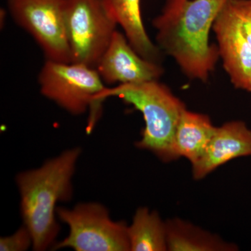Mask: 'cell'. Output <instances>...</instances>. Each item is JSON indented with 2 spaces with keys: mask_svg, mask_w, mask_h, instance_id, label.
<instances>
[{
  "mask_svg": "<svg viewBox=\"0 0 251 251\" xmlns=\"http://www.w3.org/2000/svg\"><path fill=\"white\" fill-rule=\"evenodd\" d=\"M228 0H166L153 20L158 48L175 59L189 77L205 82L220 57L209 44V32Z\"/></svg>",
  "mask_w": 251,
  "mask_h": 251,
  "instance_id": "1",
  "label": "cell"
},
{
  "mask_svg": "<svg viewBox=\"0 0 251 251\" xmlns=\"http://www.w3.org/2000/svg\"><path fill=\"white\" fill-rule=\"evenodd\" d=\"M64 20L72 62L96 69L118 25L106 0H65Z\"/></svg>",
  "mask_w": 251,
  "mask_h": 251,
  "instance_id": "5",
  "label": "cell"
},
{
  "mask_svg": "<svg viewBox=\"0 0 251 251\" xmlns=\"http://www.w3.org/2000/svg\"><path fill=\"white\" fill-rule=\"evenodd\" d=\"M212 29L231 82L236 88L248 92L251 82V44L227 2L216 17Z\"/></svg>",
  "mask_w": 251,
  "mask_h": 251,
  "instance_id": "9",
  "label": "cell"
},
{
  "mask_svg": "<svg viewBox=\"0 0 251 251\" xmlns=\"http://www.w3.org/2000/svg\"><path fill=\"white\" fill-rule=\"evenodd\" d=\"M10 14L40 46L48 60L72 63L66 33L65 0H8Z\"/></svg>",
  "mask_w": 251,
  "mask_h": 251,
  "instance_id": "7",
  "label": "cell"
},
{
  "mask_svg": "<svg viewBox=\"0 0 251 251\" xmlns=\"http://www.w3.org/2000/svg\"><path fill=\"white\" fill-rule=\"evenodd\" d=\"M32 244L30 232L25 226H23L12 235L0 239V251H27Z\"/></svg>",
  "mask_w": 251,
  "mask_h": 251,
  "instance_id": "16",
  "label": "cell"
},
{
  "mask_svg": "<svg viewBox=\"0 0 251 251\" xmlns=\"http://www.w3.org/2000/svg\"><path fill=\"white\" fill-rule=\"evenodd\" d=\"M96 69L104 83L108 85L158 80L163 73L158 62L140 56L130 46L125 34L117 30Z\"/></svg>",
  "mask_w": 251,
  "mask_h": 251,
  "instance_id": "8",
  "label": "cell"
},
{
  "mask_svg": "<svg viewBox=\"0 0 251 251\" xmlns=\"http://www.w3.org/2000/svg\"><path fill=\"white\" fill-rule=\"evenodd\" d=\"M128 235L131 251H168L166 221L156 211L146 207L137 209L128 226Z\"/></svg>",
  "mask_w": 251,
  "mask_h": 251,
  "instance_id": "14",
  "label": "cell"
},
{
  "mask_svg": "<svg viewBox=\"0 0 251 251\" xmlns=\"http://www.w3.org/2000/svg\"><path fill=\"white\" fill-rule=\"evenodd\" d=\"M112 97L133 105L143 114L145 126L137 148L151 151L163 162L179 159L175 150V135L186 108L167 86L151 80L106 87L99 94V103Z\"/></svg>",
  "mask_w": 251,
  "mask_h": 251,
  "instance_id": "3",
  "label": "cell"
},
{
  "mask_svg": "<svg viewBox=\"0 0 251 251\" xmlns=\"http://www.w3.org/2000/svg\"><path fill=\"white\" fill-rule=\"evenodd\" d=\"M80 153V148L68 150L40 168L17 176L21 214L34 251L53 247L59 231L56 205L72 196V178Z\"/></svg>",
  "mask_w": 251,
  "mask_h": 251,
  "instance_id": "2",
  "label": "cell"
},
{
  "mask_svg": "<svg viewBox=\"0 0 251 251\" xmlns=\"http://www.w3.org/2000/svg\"><path fill=\"white\" fill-rule=\"evenodd\" d=\"M248 92H251V82L250 87H249V90H248Z\"/></svg>",
  "mask_w": 251,
  "mask_h": 251,
  "instance_id": "17",
  "label": "cell"
},
{
  "mask_svg": "<svg viewBox=\"0 0 251 251\" xmlns=\"http://www.w3.org/2000/svg\"><path fill=\"white\" fill-rule=\"evenodd\" d=\"M38 81L41 94L69 113L82 115L90 108L88 130L93 128L101 105L98 97L106 87L95 68L46 59Z\"/></svg>",
  "mask_w": 251,
  "mask_h": 251,
  "instance_id": "4",
  "label": "cell"
},
{
  "mask_svg": "<svg viewBox=\"0 0 251 251\" xmlns=\"http://www.w3.org/2000/svg\"><path fill=\"white\" fill-rule=\"evenodd\" d=\"M59 219L67 224L69 235L52 249L75 251H130L128 226L112 221L108 209L99 203H82L74 209L57 208Z\"/></svg>",
  "mask_w": 251,
  "mask_h": 251,
  "instance_id": "6",
  "label": "cell"
},
{
  "mask_svg": "<svg viewBox=\"0 0 251 251\" xmlns=\"http://www.w3.org/2000/svg\"><path fill=\"white\" fill-rule=\"evenodd\" d=\"M170 251H235L239 248L215 234L179 218L166 221Z\"/></svg>",
  "mask_w": 251,
  "mask_h": 251,
  "instance_id": "12",
  "label": "cell"
},
{
  "mask_svg": "<svg viewBox=\"0 0 251 251\" xmlns=\"http://www.w3.org/2000/svg\"><path fill=\"white\" fill-rule=\"evenodd\" d=\"M216 130L209 116L186 109L180 117L175 132L176 155L194 164L205 152Z\"/></svg>",
  "mask_w": 251,
  "mask_h": 251,
  "instance_id": "11",
  "label": "cell"
},
{
  "mask_svg": "<svg viewBox=\"0 0 251 251\" xmlns=\"http://www.w3.org/2000/svg\"><path fill=\"white\" fill-rule=\"evenodd\" d=\"M227 4L251 44V0H228Z\"/></svg>",
  "mask_w": 251,
  "mask_h": 251,
  "instance_id": "15",
  "label": "cell"
},
{
  "mask_svg": "<svg viewBox=\"0 0 251 251\" xmlns=\"http://www.w3.org/2000/svg\"><path fill=\"white\" fill-rule=\"evenodd\" d=\"M128 42L144 58L158 62L159 48L153 44L144 26L140 0H106Z\"/></svg>",
  "mask_w": 251,
  "mask_h": 251,
  "instance_id": "13",
  "label": "cell"
},
{
  "mask_svg": "<svg viewBox=\"0 0 251 251\" xmlns=\"http://www.w3.org/2000/svg\"><path fill=\"white\" fill-rule=\"evenodd\" d=\"M243 156H251V130L242 121L227 122L216 127L205 152L192 165L193 178L202 179L219 167Z\"/></svg>",
  "mask_w": 251,
  "mask_h": 251,
  "instance_id": "10",
  "label": "cell"
}]
</instances>
